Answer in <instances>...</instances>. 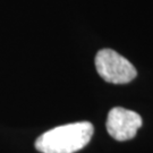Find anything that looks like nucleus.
I'll return each instance as SVG.
<instances>
[{
	"instance_id": "1",
	"label": "nucleus",
	"mask_w": 153,
	"mask_h": 153,
	"mask_svg": "<svg viewBox=\"0 0 153 153\" xmlns=\"http://www.w3.org/2000/svg\"><path fill=\"white\" fill-rule=\"evenodd\" d=\"M93 133V125L88 121L58 126L39 136L35 149L41 153H75L86 146Z\"/></svg>"
},
{
	"instance_id": "2",
	"label": "nucleus",
	"mask_w": 153,
	"mask_h": 153,
	"mask_svg": "<svg viewBox=\"0 0 153 153\" xmlns=\"http://www.w3.org/2000/svg\"><path fill=\"white\" fill-rule=\"evenodd\" d=\"M95 68L105 82L112 84H126L137 76L131 62L111 49H102L97 53Z\"/></svg>"
},
{
	"instance_id": "3",
	"label": "nucleus",
	"mask_w": 153,
	"mask_h": 153,
	"mask_svg": "<svg viewBox=\"0 0 153 153\" xmlns=\"http://www.w3.org/2000/svg\"><path fill=\"white\" fill-rule=\"evenodd\" d=\"M142 126V118L135 111L116 107L109 111L107 118V131L116 141L124 142L134 138Z\"/></svg>"
}]
</instances>
